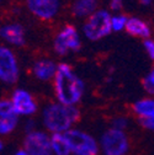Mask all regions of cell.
Masks as SVG:
<instances>
[{
  "instance_id": "6da1fadb",
  "label": "cell",
  "mask_w": 154,
  "mask_h": 155,
  "mask_svg": "<svg viewBox=\"0 0 154 155\" xmlns=\"http://www.w3.org/2000/svg\"><path fill=\"white\" fill-rule=\"evenodd\" d=\"M55 101L65 106H76L83 99L85 84L68 63H57L52 79Z\"/></svg>"
},
{
  "instance_id": "7a4b0ae2",
  "label": "cell",
  "mask_w": 154,
  "mask_h": 155,
  "mask_svg": "<svg viewBox=\"0 0 154 155\" xmlns=\"http://www.w3.org/2000/svg\"><path fill=\"white\" fill-rule=\"evenodd\" d=\"M80 120V111L76 106H65L59 102L47 104L41 112V122L49 134L67 133Z\"/></svg>"
},
{
  "instance_id": "3957f363",
  "label": "cell",
  "mask_w": 154,
  "mask_h": 155,
  "mask_svg": "<svg viewBox=\"0 0 154 155\" xmlns=\"http://www.w3.org/2000/svg\"><path fill=\"white\" fill-rule=\"evenodd\" d=\"M110 17L111 12L109 11V9L99 8L84 20L82 27V36L91 42L104 40L105 37L112 33L110 26Z\"/></svg>"
},
{
  "instance_id": "277c9868",
  "label": "cell",
  "mask_w": 154,
  "mask_h": 155,
  "mask_svg": "<svg viewBox=\"0 0 154 155\" xmlns=\"http://www.w3.org/2000/svg\"><path fill=\"white\" fill-rule=\"evenodd\" d=\"M83 46L82 33L72 24H67L57 31L53 38V51L57 55L64 57L69 53L79 52Z\"/></svg>"
},
{
  "instance_id": "5b68a950",
  "label": "cell",
  "mask_w": 154,
  "mask_h": 155,
  "mask_svg": "<svg viewBox=\"0 0 154 155\" xmlns=\"http://www.w3.org/2000/svg\"><path fill=\"white\" fill-rule=\"evenodd\" d=\"M98 143L102 155H127L131 149L127 133L111 127L100 135Z\"/></svg>"
},
{
  "instance_id": "8992f818",
  "label": "cell",
  "mask_w": 154,
  "mask_h": 155,
  "mask_svg": "<svg viewBox=\"0 0 154 155\" xmlns=\"http://www.w3.org/2000/svg\"><path fill=\"white\" fill-rule=\"evenodd\" d=\"M64 134L72 155H98L100 153L98 139L92 134L79 128H72Z\"/></svg>"
},
{
  "instance_id": "52a82bcc",
  "label": "cell",
  "mask_w": 154,
  "mask_h": 155,
  "mask_svg": "<svg viewBox=\"0 0 154 155\" xmlns=\"http://www.w3.org/2000/svg\"><path fill=\"white\" fill-rule=\"evenodd\" d=\"M20 64L14 49L9 46L0 45V81L11 85L18 80Z\"/></svg>"
},
{
  "instance_id": "ba28073f",
  "label": "cell",
  "mask_w": 154,
  "mask_h": 155,
  "mask_svg": "<svg viewBox=\"0 0 154 155\" xmlns=\"http://www.w3.org/2000/svg\"><path fill=\"white\" fill-rule=\"evenodd\" d=\"M27 10L38 20L49 22L62 11V0H25Z\"/></svg>"
},
{
  "instance_id": "9c48e42d",
  "label": "cell",
  "mask_w": 154,
  "mask_h": 155,
  "mask_svg": "<svg viewBox=\"0 0 154 155\" xmlns=\"http://www.w3.org/2000/svg\"><path fill=\"white\" fill-rule=\"evenodd\" d=\"M22 149H25L28 155H52L51 134L37 128L27 132L24 138Z\"/></svg>"
},
{
  "instance_id": "30bf717a",
  "label": "cell",
  "mask_w": 154,
  "mask_h": 155,
  "mask_svg": "<svg viewBox=\"0 0 154 155\" xmlns=\"http://www.w3.org/2000/svg\"><path fill=\"white\" fill-rule=\"evenodd\" d=\"M9 100L18 117H32L38 111V105L33 95L25 89L14 90Z\"/></svg>"
},
{
  "instance_id": "8fae6325",
  "label": "cell",
  "mask_w": 154,
  "mask_h": 155,
  "mask_svg": "<svg viewBox=\"0 0 154 155\" xmlns=\"http://www.w3.org/2000/svg\"><path fill=\"white\" fill-rule=\"evenodd\" d=\"M20 117L14 111L9 99H0V137L10 135L18 126Z\"/></svg>"
},
{
  "instance_id": "7c38bea8",
  "label": "cell",
  "mask_w": 154,
  "mask_h": 155,
  "mask_svg": "<svg viewBox=\"0 0 154 155\" xmlns=\"http://www.w3.org/2000/svg\"><path fill=\"white\" fill-rule=\"evenodd\" d=\"M0 40L9 47H22L26 42V32L24 26L18 22H6L2 25Z\"/></svg>"
},
{
  "instance_id": "4fadbf2b",
  "label": "cell",
  "mask_w": 154,
  "mask_h": 155,
  "mask_svg": "<svg viewBox=\"0 0 154 155\" xmlns=\"http://www.w3.org/2000/svg\"><path fill=\"white\" fill-rule=\"evenodd\" d=\"M125 32L132 37L141 38V40H147L152 37V27L149 22L139 16H128Z\"/></svg>"
},
{
  "instance_id": "5bb4252c",
  "label": "cell",
  "mask_w": 154,
  "mask_h": 155,
  "mask_svg": "<svg viewBox=\"0 0 154 155\" xmlns=\"http://www.w3.org/2000/svg\"><path fill=\"white\" fill-rule=\"evenodd\" d=\"M57 63L49 58H40L32 65V74L37 80L42 83L52 81L53 76L55 74Z\"/></svg>"
},
{
  "instance_id": "9a60e30c",
  "label": "cell",
  "mask_w": 154,
  "mask_h": 155,
  "mask_svg": "<svg viewBox=\"0 0 154 155\" xmlns=\"http://www.w3.org/2000/svg\"><path fill=\"white\" fill-rule=\"evenodd\" d=\"M99 8V0H73L70 4L72 15L79 20H85Z\"/></svg>"
},
{
  "instance_id": "2e32d148",
  "label": "cell",
  "mask_w": 154,
  "mask_h": 155,
  "mask_svg": "<svg viewBox=\"0 0 154 155\" xmlns=\"http://www.w3.org/2000/svg\"><path fill=\"white\" fill-rule=\"evenodd\" d=\"M132 111L137 116L138 120L154 117V100L152 96L137 100L132 105Z\"/></svg>"
},
{
  "instance_id": "e0dca14e",
  "label": "cell",
  "mask_w": 154,
  "mask_h": 155,
  "mask_svg": "<svg viewBox=\"0 0 154 155\" xmlns=\"http://www.w3.org/2000/svg\"><path fill=\"white\" fill-rule=\"evenodd\" d=\"M51 151L52 155H72L69 143L64 133L51 134Z\"/></svg>"
},
{
  "instance_id": "ac0fdd59",
  "label": "cell",
  "mask_w": 154,
  "mask_h": 155,
  "mask_svg": "<svg viewBox=\"0 0 154 155\" xmlns=\"http://www.w3.org/2000/svg\"><path fill=\"white\" fill-rule=\"evenodd\" d=\"M128 15H126L125 12H111V17H110V26H111V31L112 32H121L125 31L126 27V22H127Z\"/></svg>"
},
{
  "instance_id": "d6986e66",
  "label": "cell",
  "mask_w": 154,
  "mask_h": 155,
  "mask_svg": "<svg viewBox=\"0 0 154 155\" xmlns=\"http://www.w3.org/2000/svg\"><path fill=\"white\" fill-rule=\"evenodd\" d=\"M142 85H143L144 91L149 96H153L154 95V70L153 69H150V71L143 78Z\"/></svg>"
},
{
  "instance_id": "ffe728a7",
  "label": "cell",
  "mask_w": 154,
  "mask_h": 155,
  "mask_svg": "<svg viewBox=\"0 0 154 155\" xmlns=\"http://www.w3.org/2000/svg\"><path fill=\"white\" fill-rule=\"evenodd\" d=\"M129 127V120L125 116H117L111 121V128L119 129V130H123L126 132V129Z\"/></svg>"
},
{
  "instance_id": "44dd1931",
  "label": "cell",
  "mask_w": 154,
  "mask_h": 155,
  "mask_svg": "<svg viewBox=\"0 0 154 155\" xmlns=\"http://www.w3.org/2000/svg\"><path fill=\"white\" fill-rule=\"evenodd\" d=\"M143 48L144 52L147 53V55L149 57V59H154V41L150 38H147V40H143Z\"/></svg>"
},
{
  "instance_id": "7402d4cb",
  "label": "cell",
  "mask_w": 154,
  "mask_h": 155,
  "mask_svg": "<svg viewBox=\"0 0 154 155\" xmlns=\"http://www.w3.org/2000/svg\"><path fill=\"white\" fill-rule=\"evenodd\" d=\"M125 5V0H109L110 12H121Z\"/></svg>"
},
{
  "instance_id": "603a6c76",
  "label": "cell",
  "mask_w": 154,
  "mask_h": 155,
  "mask_svg": "<svg viewBox=\"0 0 154 155\" xmlns=\"http://www.w3.org/2000/svg\"><path fill=\"white\" fill-rule=\"evenodd\" d=\"M139 124L146 130H153L154 129V117H152V118H142V120H139Z\"/></svg>"
},
{
  "instance_id": "cb8c5ba5",
  "label": "cell",
  "mask_w": 154,
  "mask_h": 155,
  "mask_svg": "<svg viewBox=\"0 0 154 155\" xmlns=\"http://www.w3.org/2000/svg\"><path fill=\"white\" fill-rule=\"evenodd\" d=\"M33 129H36V123H35V121L33 120H27L26 122H25V132L27 133V132H31V130H33Z\"/></svg>"
},
{
  "instance_id": "d4e9b609",
  "label": "cell",
  "mask_w": 154,
  "mask_h": 155,
  "mask_svg": "<svg viewBox=\"0 0 154 155\" xmlns=\"http://www.w3.org/2000/svg\"><path fill=\"white\" fill-rule=\"evenodd\" d=\"M136 2L141 5H144V6H149L152 3H153V0H136Z\"/></svg>"
},
{
  "instance_id": "484cf974",
  "label": "cell",
  "mask_w": 154,
  "mask_h": 155,
  "mask_svg": "<svg viewBox=\"0 0 154 155\" xmlns=\"http://www.w3.org/2000/svg\"><path fill=\"white\" fill-rule=\"evenodd\" d=\"M14 155H28V154L25 151V149H18L14 153Z\"/></svg>"
},
{
  "instance_id": "4316f807",
  "label": "cell",
  "mask_w": 154,
  "mask_h": 155,
  "mask_svg": "<svg viewBox=\"0 0 154 155\" xmlns=\"http://www.w3.org/2000/svg\"><path fill=\"white\" fill-rule=\"evenodd\" d=\"M4 149V143H3V140H0V151H2Z\"/></svg>"
},
{
  "instance_id": "83f0119b",
  "label": "cell",
  "mask_w": 154,
  "mask_h": 155,
  "mask_svg": "<svg viewBox=\"0 0 154 155\" xmlns=\"http://www.w3.org/2000/svg\"><path fill=\"white\" fill-rule=\"evenodd\" d=\"M0 3H2V0H0Z\"/></svg>"
}]
</instances>
